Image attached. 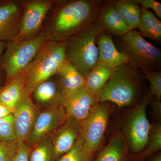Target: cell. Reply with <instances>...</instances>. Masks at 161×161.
Masks as SVG:
<instances>
[{
  "label": "cell",
  "mask_w": 161,
  "mask_h": 161,
  "mask_svg": "<svg viewBox=\"0 0 161 161\" xmlns=\"http://www.w3.org/2000/svg\"><path fill=\"white\" fill-rule=\"evenodd\" d=\"M93 155L86 150L80 133L74 147L58 161H91Z\"/></svg>",
  "instance_id": "obj_25"
},
{
  "label": "cell",
  "mask_w": 161,
  "mask_h": 161,
  "mask_svg": "<svg viewBox=\"0 0 161 161\" xmlns=\"http://www.w3.org/2000/svg\"><path fill=\"white\" fill-rule=\"evenodd\" d=\"M31 147L26 143L18 142L17 147L11 161H29Z\"/></svg>",
  "instance_id": "obj_30"
},
{
  "label": "cell",
  "mask_w": 161,
  "mask_h": 161,
  "mask_svg": "<svg viewBox=\"0 0 161 161\" xmlns=\"http://www.w3.org/2000/svg\"><path fill=\"white\" fill-rule=\"evenodd\" d=\"M111 108L107 102L96 104L80 125V134L88 152L93 154L102 142L108 123Z\"/></svg>",
  "instance_id": "obj_8"
},
{
  "label": "cell",
  "mask_w": 161,
  "mask_h": 161,
  "mask_svg": "<svg viewBox=\"0 0 161 161\" xmlns=\"http://www.w3.org/2000/svg\"><path fill=\"white\" fill-rule=\"evenodd\" d=\"M114 69L97 64L85 77L86 89L96 97L109 79Z\"/></svg>",
  "instance_id": "obj_23"
},
{
  "label": "cell",
  "mask_w": 161,
  "mask_h": 161,
  "mask_svg": "<svg viewBox=\"0 0 161 161\" xmlns=\"http://www.w3.org/2000/svg\"><path fill=\"white\" fill-rule=\"evenodd\" d=\"M6 43V42L0 40V60H1V57H2L3 52L4 51V50H5ZM0 78H1V72H0Z\"/></svg>",
  "instance_id": "obj_34"
},
{
  "label": "cell",
  "mask_w": 161,
  "mask_h": 161,
  "mask_svg": "<svg viewBox=\"0 0 161 161\" xmlns=\"http://www.w3.org/2000/svg\"><path fill=\"white\" fill-rule=\"evenodd\" d=\"M50 136L38 142L31 148L29 161H53Z\"/></svg>",
  "instance_id": "obj_24"
},
{
  "label": "cell",
  "mask_w": 161,
  "mask_h": 161,
  "mask_svg": "<svg viewBox=\"0 0 161 161\" xmlns=\"http://www.w3.org/2000/svg\"><path fill=\"white\" fill-rule=\"evenodd\" d=\"M144 76L127 64L114 69L109 79L96 96L98 103L111 102L119 107L130 106L139 96Z\"/></svg>",
  "instance_id": "obj_2"
},
{
  "label": "cell",
  "mask_w": 161,
  "mask_h": 161,
  "mask_svg": "<svg viewBox=\"0 0 161 161\" xmlns=\"http://www.w3.org/2000/svg\"><path fill=\"white\" fill-rule=\"evenodd\" d=\"M46 40L42 32L33 37L6 42L0 60V70L5 73L6 83L25 70Z\"/></svg>",
  "instance_id": "obj_5"
},
{
  "label": "cell",
  "mask_w": 161,
  "mask_h": 161,
  "mask_svg": "<svg viewBox=\"0 0 161 161\" xmlns=\"http://www.w3.org/2000/svg\"><path fill=\"white\" fill-rule=\"evenodd\" d=\"M31 95L34 98L36 105L48 107L61 103L63 92L58 80H48L36 87Z\"/></svg>",
  "instance_id": "obj_17"
},
{
  "label": "cell",
  "mask_w": 161,
  "mask_h": 161,
  "mask_svg": "<svg viewBox=\"0 0 161 161\" xmlns=\"http://www.w3.org/2000/svg\"><path fill=\"white\" fill-rule=\"evenodd\" d=\"M126 139L123 132L115 133L95 161H124L128 153Z\"/></svg>",
  "instance_id": "obj_20"
},
{
  "label": "cell",
  "mask_w": 161,
  "mask_h": 161,
  "mask_svg": "<svg viewBox=\"0 0 161 161\" xmlns=\"http://www.w3.org/2000/svg\"><path fill=\"white\" fill-rule=\"evenodd\" d=\"M98 50L97 64L115 68L127 64L126 58L117 48L112 40V36L106 31L99 34L96 39Z\"/></svg>",
  "instance_id": "obj_15"
},
{
  "label": "cell",
  "mask_w": 161,
  "mask_h": 161,
  "mask_svg": "<svg viewBox=\"0 0 161 161\" xmlns=\"http://www.w3.org/2000/svg\"><path fill=\"white\" fill-rule=\"evenodd\" d=\"M61 103L67 118L75 119L81 122L89 116L98 102L96 96L85 87L75 92L63 94Z\"/></svg>",
  "instance_id": "obj_13"
},
{
  "label": "cell",
  "mask_w": 161,
  "mask_h": 161,
  "mask_svg": "<svg viewBox=\"0 0 161 161\" xmlns=\"http://www.w3.org/2000/svg\"><path fill=\"white\" fill-rule=\"evenodd\" d=\"M161 149V126L160 124L151 126L149 142L147 147L140 153L139 160L146 158Z\"/></svg>",
  "instance_id": "obj_26"
},
{
  "label": "cell",
  "mask_w": 161,
  "mask_h": 161,
  "mask_svg": "<svg viewBox=\"0 0 161 161\" xmlns=\"http://www.w3.org/2000/svg\"><path fill=\"white\" fill-rule=\"evenodd\" d=\"M96 21L112 36L122 37L131 30L115 10L113 1L103 2Z\"/></svg>",
  "instance_id": "obj_16"
},
{
  "label": "cell",
  "mask_w": 161,
  "mask_h": 161,
  "mask_svg": "<svg viewBox=\"0 0 161 161\" xmlns=\"http://www.w3.org/2000/svg\"><path fill=\"white\" fill-rule=\"evenodd\" d=\"M65 42L47 40L31 63L25 69L24 95L31 96L36 87L58 74L66 60ZM23 95V96H24Z\"/></svg>",
  "instance_id": "obj_3"
},
{
  "label": "cell",
  "mask_w": 161,
  "mask_h": 161,
  "mask_svg": "<svg viewBox=\"0 0 161 161\" xmlns=\"http://www.w3.org/2000/svg\"><path fill=\"white\" fill-rule=\"evenodd\" d=\"M151 107L153 114L158 119L161 118V102L157 99H153L150 102Z\"/></svg>",
  "instance_id": "obj_32"
},
{
  "label": "cell",
  "mask_w": 161,
  "mask_h": 161,
  "mask_svg": "<svg viewBox=\"0 0 161 161\" xmlns=\"http://www.w3.org/2000/svg\"><path fill=\"white\" fill-rule=\"evenodd\" d=\"M57 0L22 1L23 11L19 33L14 40L34 37L42 32L43 24Z\"/></svg>",
  "instance_id": "obj_9"
},
{
  "label": "cell",
  "mask_w": 161,
  "mask_h": 161,
  "mask_svg": "<svg viewBox=\"0 0 161 161\" xmlns=\"http://www.w3.org/2000/svg\"><path fill=\"white\" fill-rule=\"evenodd\" d=\"M18 142L0 141V161H11L17 147Z\"/></svg>",
  "instance_id": "obj_29"
},
{
  "label": "cell",
  "mask_w": 161,
  "mask_h": 161,
  "mask_svg": "<svg viewBox=\"0 0 161 161\" xmlns=\"http://www.w3.org/2000/svg\"><path fill=\"white\" fill-rule=\"evenodd\" d=\"M66 113L61 103L56 104L39 112L26 143L32 147L50 136L66 121Z\"/></svg>",
  "instance_id": "obj_10"
},
{
  "label": "cell",
  "mask_w": 161,
  "mask_h": 161,
  "mask_svg": "<svg viewBox=\"0 0 161 161\" xmlns=\"http://www.w3.org/2000/svg\"><path fill=\"white\" fill-rule=\"evenodd\" d=\"M0 141L7 142H17L15 133L13 113L0 119Z\"/></svg>",
  "instance_id": "obj_27"
},
{
  "label": "cell",
  "mask_w": 161,
  "mask_h": 161,
  "mask_svg": "<svg viewBox=\"0 0 161 161\" xmlns=\"http://www.w3.org/2000/svg\"><path fill=\"white\" fill-rule=\"evenodd\" d=\"M118 49L126 58L127 64L140 71L161 70V50L145 40L136 30L120 37Z\"/></svg>",
  "instance_id": "obj_6"
},
{
  "label": "cell",
  "mask_w": 161,
  "mask_h": 161,
  "mask_svg": "<svg viewBox=\"0 0 161 161\" xmlns=\"http://www.w3.org/2000/svg\"><path fill=\"white\" fill-rule=\"evenodd\" d=\"M25 83L24 71L0 88V102L14 111L24 95Z\"/></svg>",
  "instance_id": "obj_18"
},
{
  "label": "cell",
  "mask_w": 161,
  "mask_h": 161,
  "mask_svg": "<svg viewBox=\"0 0 161 161\" xmlns=\"http://www.w3.org/2000/svg\"><path fill=\"white\" fill-rule=\"evenodd\" d=\"M40 112L31 96L24 95L13 113L15 133L18 142H26Z\"/></svg>",
  "instance_id": "obj_12"
},
{
  "label": "cell",
  "mask_w": 161,
  "mask_h": 161,
  "mask_svg": "<svg viewBox=\"0 0 161 161\" xmlns=\"http://www.w3.org/2000/svg\"><path fill=\"white\" fill-rule=\"evenodd\" d=\"M103 31L96 21L66 41V59L84 77L97 65L98 50L96 39Z\"/></svg>",
  "instance_id": "obj_4"
},
{
  "label": "cell",
  "mask_w": 161,
  "mask_h": 161,
  "mask_svg": "<svg viewBox=\"0 0 161 161\" xmlns=\"http://www.w3.org/2000/svg\"><path fill=\"white\" fill-rule=\"evenodd\" d=\"M115 10L130 29L136 30L140 20L141 8L134 0L113 1Z\"/></svg>",
  "instance_id": "obj_22"
},
{
  "label": "cell",
  "mask_w": 161,
  "mask_h": 161,
  "mask_svg": "<svg viewBox=\"0 0 161 161\" xmlns=\"http://www.w3.org/2000/svg\"><path fill=\"white\" fill-rule=\"evenodd\" d=\"M103 1L57 0L50 10L42 32L47 40L65 42L97 21Z\"/></svg>",
  "instance_id": "obj_1"
},
{
  "label": "cell",
  "mask_w": 161,
  "mask_h": 161,
  "mask_svg": "<svg viewBox=\"0 0 161 161\" xmlns=\"http://www.w3.org/2000/svg\"><path fill=\"white\" fill-rule=\"evenodd\" d=\"M57 75L63 94L75 92L85 87V77L67 60L60 67Z\"/></svg>",
  "instance_id": "obj_19"
},
{
  "label": "cell",
  "mask_w": 161,
  "mask_h": 161,
  "mask_svg": "<svg viewBox=\"0 0 161 161\" xmlns=\"http://www.w3.org/2000/svg\"><path fill=\"white\" fill-rule=\"evenodd\" d=\"M140 71V70H139ZM144 78L150 83V93L156 97L157 99H161V70L159 71H140Z\"/></svg>",
  "instance_id": "obj_28"
},
{
  "label": "cell",
  "mask_w": 161,
  "mask_h": 161,
  "mask_svg": "<svg viewBox=\"0 0 161 161\" xmlns=\"http://www.w3.org/2000/svg\"><path fill=\"white\" fill-rule=\"evenodd\" d=\"M152 161H161V156L159 155L157 157H155V158L153 159Z\"/></svg>",
  "instance_id": "obj_35"
},
{
  "label": "cell",
  "mask_w": 161,
  "mask_h": 161,
  "mask_svg": "<svg viewBox=\"0 0 161 161\" xmlns=\"http://www.w3.org/2000/svg\"><path fill=\"white\" fill-rule=\"evenodd\" d=\"M23 7L22 1L0 0V40L7 42L16 38Z\"/></svg>",
  "instance_id": "obj_11"
},
{
  "label": "cell",
  "mask_w": 161,
  "mask_h": 161,
  "mask_svg": "<svg viewBox=\"0 0 161 161\" xmlns=\"http://www.w3.org/2000/svg\"><path fill=\"white\" fill-rule=\"evenodd\" d=\"M137 29L143 37L161 44V22L150 10L141 8L139 24Z\"/></svg>",
  "instance_id": "obj_21"
},
{
  "label": "cell",
  "mask_w": 161,
  "mask_h": 161,
  "mask_svg": "<svg viewBox=\"0 0 161 161\" xmlns=\"http://www.w3.org/2000/svg\"><path fill=\"white\" fill-rule=\"evenodd\" d=\"M149 92L129 114L125 133L128 146L132 152L138 153L147 147L149 142L151 125L147 119V109L153 98Z\"/></svg>",
  "instance_id": "obj_7"
},
{
  "label": "cell",
  "mask_w": 161,
  "mask_h": 161,
  "mask_svg": "<svg viewBox=\"0 0 161 161\" xmlns=\"http://www.w3.org/2000/svg\"><path fill=\"white\" fill-rule=\"evenodd\" d=\"M142 9H152L157 18L161 19V4L155 0H134Z\"/></svg>",
  "instance_id": "obj_31"
},
{
  "label": "cell",
  "mask_w": 161,
  "mask_h": 161,
  "mask_svg": "<svg viewBox=\"0 0 161 161\" xmlns=\"http://www.w3.org/2000/svg\"><path fill=\"white\" fill-rule=\"evenodd\" d=\"M14 111L10 109L5 105L0 102V119L9 116L13 113Z\"/></svg>",
  "instance_id": "obj_33"
},
{
  "label": "cell",
  "mask_w": 161,
  "mask_h": 161,
  "mask_svg": "<svg viewBox=\"0 0 161 161\" xmlns=\"http://www.w3.org/2000/svg\"><path fill=\"white\" fill-rule=\"evenodd\" d=\"M81 122L75 119L66 121L50 136L53 161L61 157L74 147L80 135Z\"/></svg>",
  "instance_id": "obj_14"
}]
</instances>
